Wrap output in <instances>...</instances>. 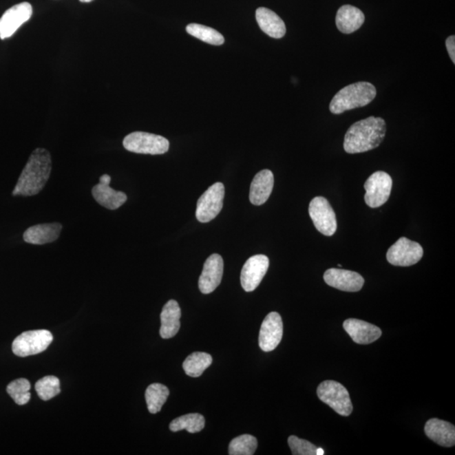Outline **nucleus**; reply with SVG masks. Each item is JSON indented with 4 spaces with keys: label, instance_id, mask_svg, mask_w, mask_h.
I'll return each mask as SVG.
<instances>
[{
    "label": "nucleus",
    "instance_id": "1",
    "mask_svg": "<svg viewBox=\"0 0 455 455\" xmlns=\"http://www.w3.org/2000/svg\"><path fill=\"white\" fill-rule=\"evenodd\" d=\"M51 171L50 153L41 148L34 150L21 172L13 195L31 197L39 194L50 178Z\"/></svg>",
    "mask_w": 455,
    "mask_h": 455
},
{
    "label": "nucleus",
    "instance_id": "2",
    "mask_svg": "<svg viewBox=\"0 0 455 455\" xmlns=\"http://www.w3.org/2000/svg\"><path fill=\"white\" fill-rule=\"evenodd\" d=\"M386 124L381 118L370 116L352 124L344 138L348 154H360L378 148L385 137Z\"/></svg>",
    "mask_w": 455,
    "mask_h": 455
},
{
    "label": "nucleus",
    "instance_id": "3",
    "mask_svg": "<svg viewBox=\"0 0 455 455\" xmlns=\"http://www.w3.org/2000/svg\"><path fill=\"white\" fill-rule=\"evenodd\" d=\"M376 94V88L371 83H355L336 94L330 101V111L338 115L352 109L366 107L374 100Z\"/></svg>",
    "mask_w": 455,
    "mask_h": 455
},
{
    "label": "nucleus",
    "instance_id": "4",
    "mask_svg": "<svg viewBox=\"0 0 455 455\" xmlns=\"http://www.w3.org/2000/svg\"><path fill=\"white\" fill-rule=\"evenodd\" d=\"M123 146L130 152L156 156L167 153L170 142L160 135L134 131L123 139Z\"/></svg>",
    "mask_w": 455,
    "mask_h": 455
},
{
    "label": "nucleus",
    "instance_id": "5",
    "mask_svg": "<svg viewBox=\"0 0 455 455\" xmlns=\"http://www.w3.org/2000/svg\"><path fill=\"white\" fill-rule=\"evenodd\" d=\"M319 400L328 405L341 416H348L352 412L351 398L347 389L340 383L333 381L322 382L317 388Z\"/></svg>",
    "mask_w": 455,
    "mask_h": 455
},
{
    "label": "nucleus",
    "instance_id": "6",
    "mask_svg": "<svg viewBox=\"0 0 455 455\" xmlns=\"http://www.w3.org/2000/svg\"><path fill=\"white\" fill-rule=\"evenodd\" d=\"M54 340L47 330H28L18 336L13 341L12 351L18 357L39 355L46 350Z\"/></svg>",
    "mask_w": 455,
    "mask_h": 455
},
{
    "label": "nucleus",
    "instance_id": "7",
    "mask_svg": "<svg viewBox=\"0 0 455 455\" xmlns=\"http://www.w3.org/2000/svg\"><path fill=\"white\" fill-rule=\"evenodd\" d=\"M224 186L217 182L210 187L198 199L195 217L201 223H209L218 216L223 209Z\"/></svg>",
    "mask_w": 455,
    "mask_h": 455
},
{
    "label": "nucleus",
    "instance_id": "8",
    "mask_svg": "<svg viewBox=\"0 0 455 455\" xmlns=\"http://www.w3.org/2000/svg\"><path fill=\"white\" fill-rule=\"evenodd\" d=\"M393 182L386 172L377 171L371 175L364 184L366 194L364 200L372 209L379 208L385 204L392 190Z\"/></svg>",
    "mask_w": 455,
    "mask_h": 455
},
{
    "label": "nucleus",
    "instance_id": "9",
    "mask_svg": "<svg viewBox=\"0 0 455 455\" xmlns=\"http://www.w3.org/2000/svg\"><path fill=\"white\" fill-rule=\"evenodd\" d=\"M423 255L420 244L401 237L387 251L386 258L391 265L410 266L416 264Z\"/></svg>",
    "mask_w": 455,
    "mask_h": 455
},
{
    "label": "nucleus",
    "instance_id": "10",
    "mask_svg": "<svg viewBox=\"0 0 455 455\" xmlns=\"http://www.w3.org/2000/svg\"><path fill=\"white\" fill-rule=\"evenodd\" d=\"M309 213L315 227L326 236H332L337 231L336 213L332 206L323 197H317L310 202Z\"/></svg>",
    "mask_w": 455,
    "mask_h": 455
},
{
    "label": "nucleus",
    "instance_id": "11",
    "mask_svg": "<svg viewBox=\"0 0 455 455\" xmlns=\"http://www.w3.org/2000/svg\"><path fill=\"white\" fill-rule=\"evenodd\" d=\"M32 16V6L28 2L18 3L7 10L0 18V39L12 36Z\"/></svg>",
    "mask_w": 455,
    "mask_h": 455
},
{
    "label": "nucleus",
    "instance_id": "12",
    "mask_svg": "<svg viewBox=\"0 0 455 455\" xmlns=\"http://www.w3.org/2000/svg\"><path fill=\"white\" fill-rule=\"evenodd\" d=\"M268 268L269 259L264 255H255L248 259L240 273V283L244 290L254 291L261 284Z\"/></svg>",
    "mask_w": 455,
    "mask_h": 455
},
{
    "label": "nucleus",
    "instance_id": "13",
    "mask_svg": "<svg viewBox=\"0 0 455 455\" xmlns=\"http://www.w3.org/2000/svg\"><path fill=\"white\" fill-rule=\"evenodd\" d=\"M284 334L281 315L271 312L263 321L259 334V347L263 352L273 351L279 345Z\"/></svg>",
    "mask_w": 455,
    "mask_h": 455
},
{
    "label": "nucleus",
    "instance_id": "14",
    "mask_svg": "<svg viewBox=\"0 0 455 455\" xmlns=\"http://www.w3.org/2000/svg\"><path fill=\"white\" fill-rule=\"evenodd\" d=\"M224 273V261L219 254H213L207 259L204 270L199 277L198 287L204 295H209L219 287Z\"/></svg>",
    "mask_w": 455,
    "mask_h": 455
},
{
    "label": "nucleus",
    "instance_id": "15",
    "mask_svg": "<svg viewBox=\"0 0 455 455\" xmlns=\"http://www.w3.org/2000/svg\"><path fill=\"white\" fill-rule=\"evenodd\" d=\"M324 280L330 287L345 292H359L364 284L363 277L359 273L338 268L327 270Z\"/></svg>",
    "mask_w": 455,
    "mask_h": 455
},
{
    "label": "nucleus",
    "instance_id": "16",
    "mask_svg": "<svg viewBox=\"0 0 455 455\" xmlns=\"http://www.w3.org/2000/svg\"><path fill=\"white\" fill-rule=\"evenodd\" d=\"M112 178L110 176L105 174L100 176V183L92 189V195L96 201L104 208L116 210L127 202V195L123 191L112 189L110 187Z\"/></svg>",
    "mask_w": 455,
    "mask_h": 455
},
{
    "label": "nucleus",
    "instance_id": "17",
    "mask_svg": "<svg viewBox=\"0 0 455 455\" xmlns=\"http://www.w3.org/2000/svg\"><path fill=\"white\" fill-rule=\"evenodd\" d=\"M343 328L352 341L358 344H370L381 337L378 326L357 319H348L343 323Z\"/></svg>",
    "mask_w": 455,
    "mask_h": 455
},
{
    "label": "nucleus",
    "instance_id": "18",
    "mask_svg": "<svg viewBox=\"0 0 455 455\" xmlns=\"http://www.w3.org/2000/svg\"><path fill=\"white\" fill-rule=\"evenodd\" d=\"M425 434L432 441L443 447H453L455 443V427L453 424L437 419L428 420Z\"/></svg>",
    "mask_w": 455,
    "mask_h": 455
},
{
    "label": "nucleus",
    "instance_id": "19",
    "mask_svg": "<svg viewBox=\"0 0 455 455\" xmlns=\"http://www.w3.org/2000/svg\"><path fill=\"white\" fill-rule=\"evenodd\" d=\"M274 186V176L269 170H263L255 175L250 189L252 204L261 206L268 200Z\"/></svg>",
    "mask_w": 455,
    "mask_h": 455
},
{
    "label": "nucleus",
    "instance_id": "20",
    "mask_svg": "<svg viewBox=\"0 0 455 455\" xmlns=\"http://www.w3.org/2000/svg\"><path fill=\"white\" fill-rule=\"evenodd\" d=\"M180 317H182V310L179 304L174 299L168 301L165 304L160 315V334L163 339H170L178 333L180 328Z\"/></svg>",
    "mask_w": 455,
    "mask_h": 455
},
{
    "label": "nucleus",
    "instance_id": "21",
    "mask_svg": "<svg viewBox=\"0 0 455 455\" xmlns=\"http://www.w3.org/2000/svg\"><path fill=\"white\" fill-rule=\"evenodd\" d=\"M62 228L59 223L34 225L26 229L23 238L26 243L32 244L52 243L59 239Z\"/></svg>",
    "mask_w": 455,
    "mask_h": 455
},
{
    "label": "nucleus",
    "instance_id": "22",
    "mask_svg": "<svg viewBox=\"0 0 455 455\" xmlns=\"http://www.w3.org/2000/svg\"><path fill=\"white\" fill-rule=\"evenodd\" d=\"M366 21V17L357 7L346 5L337 11L336 17L337 28L344 34H351L361 28Z\"/></svg>",
    "mask_w": 455,
    "mask_h": 455
},
{
    "label": "nucleus",
    "instance_id": "23",
    "mask_svg": "<svg viewBox=\"0 0 455 455\" xmlns=\"http://www.w3.org/2000/svg\"><path fill=\"white\" fill-rule=\"evenodd\" d=\"M255 18L262 31L266 35L277 39L285 36V23L273 10L261 7L255 12Z\"/></svg>",
    "mask_w": 455,
    "mask_h": 455
},
{
    "label": "nucleus",
    "instance_id": "24",
    "mask_svg": "<svg viewBox=\"0 0 455 455\" xmlns=\"http://www.w3.org/2000/svg\"><path fill=\"white\" fill-rule=\"evenodd\" d=\"M212 356L207 352H195L188 356L183 363V370L190 377L198 378L211 366Z\"/></svg>",
    "mask_w": 455,
    "mask_h": 455
},
{
    "label": "nucleus",
    "instance_id": "25",
    "mask_svg": "<svg viewBox=\"0 0 455 455\" xmlns=\"http://www.w3.org/2000/svg\"><path fill=\"white\" fill-rule=\"evenodd\" d=\"M170 390L167 386L161 383H152L146 390L145 399L147 407L151 414H156L160 412L165 402H167Z\"/></svg>",
    "mask_w": 455,
    "mask_h": 455
},
{
    "label": "nucleus",
    "instance_id": "26",
    "mask_svg": "<svg viewBox=\"0 0 455 455\" xmlns=\"http://www.w3.org/2000/svg\"><path fill=\"white\" fill-rule=\"evenodd\" d=\"M204 427V416L198 413H191V414L178 417L170 424V430L172 432L187 430L190 434L201 432Z\"/></svg>",
    "mask_w": 455,
    "mask_h": 455
},
{
    "label": "nucleus",
    "instance_id": "27",
    "mask_svg": "<svg viewBox=\"0 0 455 455\" xmlns=\"http://www.w3.org/2000/svg\"><path fill=\"white\" fill-rule=\"evenodd\" d=\"M187 32L195 39L215 46H220L224 43V36L216 30L209 26L193 23L187 26Z\"/></svg>",
    "mask_w": 455,
    "mask_h": 455
},
{
    "label": "nucleus",
    "instance_id": "28",
    "mask_svg": "<svg viewBox=\"0 0 455 455\" xmlns=\"http://www.w3.org/2000/svg\"><path fill=\"white\" fill-rule=\"evenodd\" d=\"M257 439L250 434H243L232 440L229 443V454L252 455L257 449Z\"/></svg>",
    "mask_w": 455,
    "mask_h": 455
},
{
    "label": "nucleus",
    "instance_id": "29",
    "mask_svg": "<svg viewBox=\"0 0 455 455\" xmlns=\"http://www.w3.org/2000/svg\"><path fill=\"white\" fill-rule=\"evenodd\" d=\"M30 390H31V383L26 379H16L7 386V392L19 405H25L31 400Z\"/></svg>",
    "mask_w": 455,
    "mask_h": 455
},
{
    "label": "nucleus",
    "instance_id": "30",
    "mask_svg": "<svg viewBox=\"0 0 455 455\" xmlns=\"http://www.w3.org/2000/svg\"><path fill=\"white\" fill-rule=\"evenodd\" d=\"M36 393L43 401H49L60 393V381L55 376H45L36 383Z\"/></svg>",
    "mask_w": 455,
    "mask_h": 455
},
{
    "label": "nucleus",
    "instance_id": "31",
    "mask_svg": "<svg viewBox=\"0 0 455 455\" xmlns=\"http://www.w3.org/2000/svg\"><path fill=\"white\" fill-rule=\"evenodd\" d=\"M288 443L293 455H317L318 447L306 439L290 436Z\"/></svg>",
    "mask_w": 455,
    "mask_h": 455
},
{
    "label": "nucleus",
    "instance_id": "32",
    "mask_svg": "<svg viewBox=\"0 0 455 455\" xmlns=\"http://www.w3.org/2000/svg\"><path fill=\"white\" fill-rule=\"evenodd\" d=\"M446 47L447 52H449V57L452 60L453 63H455V36H450L447 37L446 40Z\"/></svg>",
    "mask_w": 455,
    "mask_h": 455
},
{
    "label": "nucleus",
    "instance_id": "33",
    "mask_svg": "<svg viewBox=\"0 0 455 455\" xmlns=\"http://www.w3.org/2000/svg\"><path fill=\"white\" fill-rule=\"evenodd\" d=\"M325 454V451L321 449V447H317V455H323Z\"/></svg>",
    "mask_w": 455,
    "mask_h": 455
},
{
    "label": "nucleus",
    "instance_id": "34",
    "mask_svg": "<svg viewBox=\"0 0 455 455\" xmlns=\"http://www.w3.org/2000/svg\"><path fill=\"white\" fill-rule=\"evenodd\" d=\"M80 1L83 3H89L93 1V0H80Z\"/></svg>",
    "mask_w": 455,
    "mask_h": 455
}]
</instances>
